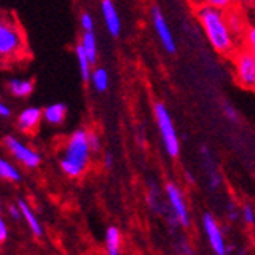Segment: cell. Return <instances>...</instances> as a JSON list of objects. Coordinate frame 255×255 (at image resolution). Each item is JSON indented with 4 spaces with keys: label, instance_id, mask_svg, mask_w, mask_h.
<instances>
[{
    "label": "cell",
    "instance_id": "6da1fadb",
    "mask_svg": "<svg viewBox=\"0 0 255 255\" xmlns=\"http://www.w3.org/2000/svg\"><path fill=\"white\" fill-rule=\"evenodd\" d=\"M194 15L206 35L211 48L223 57H233L242 44L240 40L231 31L226 18V11L213 8L205 3H196Z\"/></svg>",
    "mask_w": 255,
    "mask_h": 255
},
{
    "label": "cell",
    "instance_id": "7a4b0ae2",
    "mask_svg": "<svg viewBox=\"0 0 255 255\" xmlns=\"http://www.w3.org/2000/svg\"><path fill=\"white\" fill-rule=\"evenodd\" d=\"M90 147L87 142V131L75 130L67 139L64 147V154L60 159V167L63 173L69 177H80L90 160Z\"/></svg>",
    "mask_w": 255,
    "mask_h": 255
},
{
    "label": "cell",
    "instance_id": "3957f363",
    "mask_svg": "<svg viewBox=\"0 0 255 255\" xmlns=\"http://www.w3.org/2000/svg\"><path fill=\"white\" fill-rule=\"evenodd\" d=\"M26 54V40L18 21L0 11V61H14Z\"/></svg>",
    "mask_w": 255,
    "mask_h": 255
},
{
    "label": "cell",
    "instance_id": "277c9868",
    "mask_svg": "<svg viewBox=\"0 0 255 255\" xmlns=\"http://www.w3.org/2000/svg\"><path fill=\"white\" fill-rule=\"evenodd\" d=\"M153 113H154V121L159 128L162 142H164L165 151L168 153L170 157H177L180 153V142H179V136L173 123V118L165 107V104L156 103L153 106Z\"/></svg>",
    "mask_w": 255,
    "mask_h": 255
},
{
    "label": "cell",
    "instance_id": "5b68a950",
    "mask_svg": "<svg viewBox=\"0 0 255 255\" xmlns=\"http://www.w3.org/2000/svg\"><path fill=\"white\" fill-rule=\"evenodd\" d=\"M233 66L237 83L248 90H255V57L243 44L234 52Z\"/></svg>",
    "mask_w": 255,
    "mask_h": 255
},
{
    "label": "cell",
    "instance_id": "8992f818",
    "mask_svg": "<svg viewBox=\"0 0 255 255\" xmlns=\"http://www.w3.org/2000/svg\"><path fill=\"white\" fill-rule=\"evenodd\" d=\"M165 196L171 208V214L177 220L179 226L188 228L191 225V216H190V210H188L187 200H185L183 191L176 183L170 182L165 185Z\"/></svg>",
    "mask_w": 255,
    "mask_h": 255
},
{
    "label": "cell",
    "instance_id": "52a82bcc",
    "mask_svg": "<svg viewBox=\"0 0 255 255\" xmlns=\"http://www.w3.org/2000/svg\"><path fill=\"white\" fill-rule=\"evenodd\" d=\"M202 226H203V233L206 236V240L210 243L211 249L217 255H225L228 252L226 240L223 236V231L219 225V222L214 219L211 214H203L202 217Z\"/></svg>",
    "mask_w": 255,
    "mask_h": 255
},
{
    "label": "cell",
    "instance_id": "ba28073f",
    "mask_svg": "<svg viewBox=\"0 0 255 255\" xmlns=\"http://www.w3.org/2000/svg\"><path fill=\"white\" fill-rule=\"evenodd\" d=\"M151 21H153L154 32H156L160 44L164 46V49L168 54H174L176 49H177L174 35H173V32H171V29L168 26V23L165 20V15L162 14V11L157 6H153L151 8Z\"/></svg>",
    "mask_w": 255,
    "mask_h": 255
},
{
    "label": "cell",
    "instance_id": "9c48e42d",
    "mask_svg": "<svg viewBox=\"0 0 255 255\" xmlns=\"http://www.w3.org/2000/svg\"><path fill=\"white\" fill-rule=\"evenodd\" d=\"M5 145L8 147V150L12 153V156L21 162L23 165H26L29 168H35L40 165V162H41V157L38 153H35L34 150H31L29 147L26 145H23L21 142H18L15 137L12 136H6L5 137Z\"/></svg>",
    "mask_w": 255,
    "mask_h": 255
},
{
    "label": "cell",
    "instance_id": "30bf717a",
    "mask_svg": "<svg viewBox=\"0 0 255 255\" xmlns=\"http://www.w3.org/2000/svg\"><path fill=\"white\" fill-rule=\"evenodd\" d=\"M101 12L106 23V28L112 37H120L123 28H121V18L118 14V9L115 6L112 0H103L101 2Z\"/></svg>",
    "mask_w": 255,
    "mask_h": 255
},
{
    "label": "cell",
    "instance_id": "8fae6325",
    "mask_svg": "<svg viewBox=\"0 0 255 255\" xmlns=\"http://www.w3.org/2000/svg\"><path fill=\"white\" fill-rule=\"evenodd\" d=\"M226 18H228V23H229V28L231 31L234 32V35L242 41V37L248 28V20H246V14L243 11L242 6L236 5L234 8H231L226 11Z\"/></svg>",
    "mask_w": 255,
    "mask_h": 255
},
{
    "label": "cell",
    "instance_id": "7c38bea8",
    "mask_svg": "<svg viewBox=\"0 0 255 255\" xmlns=\"http://www.w3.org/2000/svg\"><path fill=\"white\" fill-rule=\"evenodd\" d=\"M41 118H43V110H40L38 107H28L18 115V121H17L18 128L21 131H32L37 128Z\"/></svg>",
    "mask_w": 255,
    "mask_h": 255
},
{
    "label": "cell",
    "instance_id": "4fadbf2b",
    "mask_svg": "<svg viewBox=\"0 0 255 255\" xmlns=\"http://www.w3.org/2000/svg\"><path fill=\"white\" fill-rule=\"evenodd\" d=\"M106 252L109 255H120L121 254V246H123V236L121 231L117 226H109L106 231Z\"/></svg>",
    "mask_w": 255,
    "mask_h": 255
},
{
    "label": "cell",
    "instance_id": "5bb4252c",
    "mask_svg": "<svg viewBox=\"0 0 255 255\" xmlns=\"http://www.w3.org/2000/svg\"><path fill=\"white\" fill-rule=\"evenodd\" d=\"M66 113H67V107L63 103L51 104L43 110V120L52 126H60L66 120Z\"/></svg>",
    "mask_w": 255,
    "mask_h": 255
},
{
    "label": "cell",
    "instance_id": "9a60e30c",
    "mask_svg": "<svg viewBox=\"0 0 255 255\" xmlns=\"http://www.w3.org/2000/svg\"><path fill=\"white\" fill-rule=\"evenodd\" d=\"M80 44L83 46V49L86 51L92 64H95L97 58H98V43H97V37H95L94 31H84Z\"/></svg>",
    "mask_w": 255,
    "mask_h": 255
},
{
    "label": "cell",
    "instance_id": "2e32d148",
    "mask_svg": "<svg viewBox=\"0 0 255 255\" xmlns=\"http://www.w3.org/2000/svg\"><path fill=\"white\" fill-rule=\"evenodd\" d=\"M18 206H20V210H21V214H23V219L26 220L28 226L31 228V231L34 233V236L40 237L43 236V228L38 222V219L35 217V214L32 213L31 208L26 205V202H23V200H18Z\"/></svg>",
    "mask_w": 255,
    "mask_h": 255
},
{
    "label": "cell",
    "instance_id": "e0dca14e",
    "mask_svg": "<svg viewBox=\"0 0 255 255\" xmlns=\"http://www.w3.org/2000/svg\"><path fill=\"white\" fill-rule=\"evenodd\" d=\"M90 83L97 92H106L109 89V83H110L109 72L104 67L94 69V71H92V75H90Z\"/></svg>",
    "mask_w": 255,
    "mask_h": 255
},
{
    "label": "cell",
    "instance_id": "ac0fdd59",
    "mask_svg": "<svg viewBox=\"0 0 255 255\" xmlns=\"http://www.w3.org/2000/svg\"><path fill=\"white\" fill-rule=\"evenodd\" d=\"M9 90L14 97L25 98L29 97L34 90V84L28 80H11L9 81Z\"/></svg>",
    "mask_w": 255,
    "mask_h": 255
},
{
    "label": "cell",
    "instance_id": "d6986e66",
    "mask_svg": "<svg viewBox=\"0 0 255 255\" xmlns=\"http://www.w3.org/2000/svg\"><path fill=\"white\" fill-rule=\"evenodd\" d=\"M75 52H77V60H78V64H80V72H81L83 80L90 81V75H92V61H90V58L87 57V54L83 49L81 44L77 46Z\"/></svg>",
    "mask_w": 255,
    "mask_h": 255
},
{
    "label": "cell",
    "instance_id": "ffe728a7",
    "mask_svg": "<svg viewBox=\"0 0 255 255\" xmlns=\"http://www.w3.org/2000/svg\"><path fill=\"white\" fill-rule=\"evenodd\" d=\"M242 44L245 46V48H248L255 57V20L248 25V28L242 37Z\"/></svg>",
    "mask_w": 255,
    "mask_h": 255
},
{
    "label": "cell",
    "instance_id": "44dd1931",
    "mask_svg": "<svg viewBox=\"0 0 255 255\" xmlns=\"http://www.w3.org/2000/svg\"><path fill=\"white\" fill-rule=\"evenodd\" d=\"M0 177H3L6 180H12V182H18L20 180V173L6 162L5 159H0Z\"/></svg>",
    "mask_w": 255,
    "mask_h": 255
},
{
    "label": "cell",
    "instance_id": "7402d4cb",
    "mask_svg": "<svg viewBox=\"0 0 255 255\" xmlns=\"http://www.w3.org/2000/svg\"><path fill=\"white\" fill-rule=\"evenodd\" d=\"M205 3V5H210L213 8L222 9V11H228L231 8H234L237 5V0H197L196 3Z\"/></svg>",
    "mask_w": 255,
    "mask_h": 255
},
{
    "label": "cell",
    "instance_id": "603a6c76",
    "mask_svg": "<svg viewBox=\"0 0 255 255\" xmlns=\"http://www.w3.org/2000/svg\"><path fill=\"white\" fill-rule=\"evenodd\" d=\"M240 219L249 225V226H254L255 225V210L254 206L249 205V203H245L242 208H240Z\"/></svg>",
    "mask_w": 255,
    "mask_h": 255
},
{
    "label": "cell",
    "instance_id": "cb8c5ba5",
    "mask_svg": "<svg viewBox=\"0 0 255 255\" xmlns=\"http://www.w3.org/2000/svg\"><path fill=\"white\" fill-rule=\"evenodd\" d=\"M87 142L92 151H100L101 150V141L100 136L94 131H87Z\"/></svg>",
    "mask_w": 255,
    "mask_h": 255
},
{
    "label": "cell",
    "instance_id": "d4e9b609",
    "mask_svg": "<svg viewBox=\"0 0 255 255\" xmlns=\"http://www.w3.org/2000/svg\"><path fill=\"white\" fill-rule=\"evenodd\" d=\"M81 28L83 31H94V18L90 14L83 12L81 14Z\"/></svg>",
    "mask_w": 255,
    "mask_h": 255
},
{
    "label": "cell",
    "instance_id": "484cf974",
    "mask_svg": "<svg viewBox=\"0 0 255 255\" xmlns=\"http://www.w3.org/2000/svg\"><path fill=\"white\" fill-rule=\"evenodd\" d=\"M220 183H222V176L219 171L213 170L210 171V188L211 190H217L220 187Z\"/></svg>",
    "mask_w": 255,
    "mask_h": 255
},
{
    "label": "cell",
    "instance_id": "4316f807",
    "mask_svg": "<svg viewBox=\"0 0 255 255\" xmlns=\"http://www.w3.org/2000/svg\"><path fill=\"white\" fill-rule=\"evenodd\" d=\"M223 112H225V115H226V118H228V120H231L233 123H237V121L240 120L237 110H236L233 106H228V104H226V106L223 107Z\"/></svg>",
    "mask_w": 255,
    "mask_h": 255
},
{
    "label": "cell",
    "instance_id": "83f0119b",
    "mask_svg": "<svg viewBox=\"0 0 255 255\" xmlns=\"http://www.w3.org/2000/svg\"><path fill=\"white\" fill-rule=\"evenodd\" d=\"M228 217H229V220H233V222H237L240 219V210H237L234 203L228 205Z\"/></svg>",
    "mask_w": 255,
    "mask_h": 255
},
{
    "label": "cell",
    "instance_id": "f1b7e54d",
    "mask_svg": "<svg viewBox=\"0 0 255 255\" xmlns=\"http://www.w3.org/2000/svg\"><path fill=\"white\" fill-rule=\"evenodd\" d=\"M6 237H8V229H6L5 222L2 220V217H0V242H5Z\"/></svg>",
    "mask_w": 255,
    "mask_h": 255
},
{
    "label": "cell",
    "instance_id": "f546056e",
    "mask_svg": "<svg viewBox=\"0 0 255 255\" xmlns=\"http://www.w3.org/2000/svg\"><path fill=\"white\" fill-rule=\"evenodd\" d=\"M9 214H11V217H12L14 220H18V219L23 216L18 205H17V206H11V208H9Z\"/></svg>",
    "mask_w": 255,
    "mask_h": 255
},
{
    "label": "cell",
    "instance_id": "4dcf8cb0",
    "mask_svg": "<svg viewBox=\"0 0 255 255\" xmlns=\"http://www.w3.org/2000/svg\"><path fill=\"white\" fill-rule=\"evenodd\" d=\"M254 3H255V0H237V5H239V6L248 8V9H251V8L254 6Z\"/></svg>",
    "mask_w": 255,
    "mask_h": 255
},
{
    "label": "cell",
    "instance_id": "1f68e13d",
    "mask_svg": "<svg viewBox=\"0 0 255 255\" xmlns=\"http://www.w3.org/2000/svg\"><path fill=\"white\" fill-rule=\"evenodd\" d=\"M11 115L9 109L3 104V103H0V117H3V118H8Z\"/></svg>",
    "mask_w": 255,
    "mask_h": 255
},
{
    "label": "cell",
    "instance_id": "d6a6232c",
    "mask_svg": "<svg viewBox=\"0 0 255 255\" xmlns=\"http://www.w3.org/2000/svg\"><path fill=\"white\" fill-rule=\"evenodd\" d=\"M104 160H106V167H107V168H112V165H113V156H112L110 153H107V154L104 156Z\"/></svg>",
    "mask_w": 255,
    "mask_h": 255
},
{
    "label": "cell",
    "instance_id": "836d02e7",
    "mask_svg": "<svg viewBox=\"0 0 255 255\" xmlns=\"http://www.w3.org/2000/svg\"><path fill=\"white\" fill-rule=\"evenodd\" d=\"M251 11H252V12H254V15H255V3H254V6L251 8Z\"/></svg>",
    "mask_w": 255,
    "mask_h": 255
},
{
    "label": "cell",
    "instance_id": "e575fe53",
    "mask_svg": "<svg viewBox=\"0 0 255 255\" xmlns=\"http://www.w3.org/2000/svg\"><path fill=\"white\" fill-rule=\"evenodd\" d=\"M0 210H2V203H0Z\"/></svg>",
    "mask_w": 255,
    "mask_h": 255
},
{
    "label": "cell",
    "instance_id": "d590c367",
    "mask_svg": "<svg viewBox=\"0 0 255 255\" xmlns=\"http://www.w3.org/2000/svg\"><path fill=\"white\" fill-rule=\"evenodd\" d=\"M193 2H194V3H196V2H197V0H193Z\"/></svg>",
    "mask_w": 255,
    "mask_h": 255
}]
</instances>
